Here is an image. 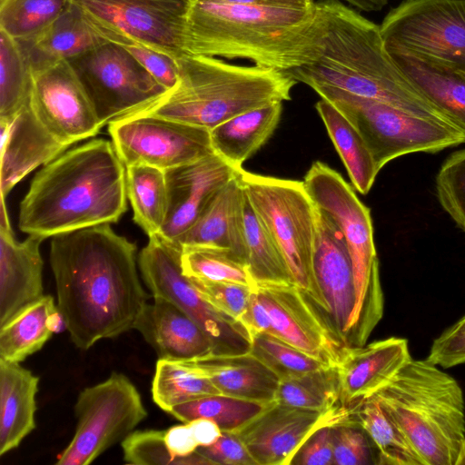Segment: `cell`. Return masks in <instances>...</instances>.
Wrapping results in <instances>:
<instances>
[{"label":"cell","mask_w":465,"mask_h":465,"mask_svg":"<svg viewBox=\"0 0 465 465\" xmlns=\"http://www.w3.org/2000/svg\"><path fill=\"white\" fill-rule=\"evenodd\" d=\"M313 90L356 127L380 172L391 160L411 153H434L465 143L456 124L418 115L389 104L327 86Z\"/></svg>","instance_id":"cell-8"},{"label":"cell","mask_w":465,"mask_h":465,"mask_svg":"<svg viewBox=\"0 0 465 465\" xmlns=\"http://www.w3.org/2000/svg\"><path fill=\"white\" fill-rule=\"evenodd\" d=\"M134 329L160 359L190 361L213 353V345L199 324L161 296L146 304Z\"/></svg>","instance_id":"cell-23"},{"label":"cell","mask_w":465,"mask_h":465,"mask_svg":"<svg viewBox=\"0 0 465 465\" xmlns=\"http://www.w3.org/2000/svg\"><path fill=\"white\" fill-rule=\"evenodd\" d=\"M350 410V404L341 403L321 412L272 401L234 433L256 465H289L296 450L315 430L349 419Z\"/></svg>","instance_id":"cell-18"},{"label":"cell","mask_w":465,"mask_h":465,"mask_svg":"<svg viewBox=\"0 0 465 465\" xmlns=\"http://www.w3.org/2000/svg\"><path fill=\"white\" fill-rule=\"evenodd\" d=\"M187 361L203 371L222 394L262 403L275 400L280 379L250 352L212 353Z\"/></svg>","instance_id":"cell-25"},{"label":"cell","mask_w":465,"mask_h":465,"mask_svg":"<svg viewBox=\"0 0 465 465\" xmlns=\"http://www.w3.org/2000/svg\"><path fill=\"white\" fill-rule=\"evenodd\" d=\"M0 136L2 198L29 173L52 162L69 147L45 128L29 101L12 122L0 121Z\"/></svg>","instance_id":"cell-21"},{"label":"cell","mask_w":465,"mask_h":465,"mask_svg":"<svg viewBox=\"0 0 465 465\" xmlns=\"http://www.w3.org/2000/svg\"><path fill=\"white\" fill-rule=\"evenodd\" d=\"M315 207L312 266L317 306L333 331L347 345L355 304L353 264L341 232L324 212Z\"/></svg>","instance_id":"cell-19"},{"label":"cell","mask_w":465,"mask_h":465,"mask_svg":"<svg viewBox=\"0 0 465 465\" xmlns=\"http://www.w3.org/2000/svg\"><path fill=\"white\" fill-rule=\"evenodd\" d=\"M389 54L415 89L465 132V77L457 70L410 54Z\"/></svg>","instance_id":"cell-29"},{"label":"cell","mask_w":465,"mask_h":465,"mask_svg":"<svg viewBox=\"0 0 465 465\" xmlns=\"http://www.w3.org/2000/svg\"><path fill=\"white\" fill-rule=\"evenodd\" d=\"M105 40L86 23L73 3L42 34L31 41L21 42L30 63L72 60L92 50Z\"/></svg>","instance_id":"cell-30"},{"label":"cell","mask_w":465,"mask_h":465,"mask_svg":"<svg viewBox=\"0 0 465 465\" xmlns=\"http://www.w3.org/2000/svg\"><path fill=\"white\" fill-rule=\"evenodd\" d=\"M108 133L125 167L166 171L215 153L210 130L143 112L111 122Z\"/></svg>","instance_id":"cell-15"},{"label":"cell","mask_w":465,"mask_h":465,"mask_svg":"<svg viewBox=\"0 0 465 465\" xmlns=\"http://www.w3.org/2000/svg\"><path fill=\"white\" fill-rule=\"evenodd\" d=\"M380 31L389 53L465 69V0H403Z\"/></svg>","instance_id":"cell-10"},{"label":"cell","mask_w":465,"mask_h":465,"mask_svg":"<svg viewBox=\"0 0 465 465\" xmlns=\"http://www.w3.org/2000/svg\"><path fill=\"white\" fill-rule=\"evenodd\" d=\"M338 152L353 187L367 194L379 173L362 136L331 103L321 99L315 105Z\"/></svg>","instance_id":"cell-31"},{"label":"cell","mask_w":465,"mask_h":465,"mask_svg":"<svg viewBox=\"0 0 465 465\" xmlns=\"http://www.w3.org/2000/svg\"><path fill=\"white\" fill-rule=\"evenodd\" d=\"M408 341L391 337L350 347L337 365L341 399L350 404L374 394L411 359Z\"/></svg>","instance_id":"cell-24"},{"label":"cell","mask_w":465,"mask_h":465,"mask_svg":"<svg viewBox=\"0 0 465 465\" xmlns=\"http://www.w3.org/2000/svg\"><path fill=\"white\" fill-rule=\"evenodd\" d=\"M187 423L199 447L212 445L222 435L219 426L208 419L199 418Z\"/></svg>","instance_id":"cell-53"},{"label":"cell","mask_w":465,"mask_h":465,"mask_svg":"<svg viewBox=\"0 0 465 465\" xmlns=\"http://www.w3.org/2000/svg\"><path fill=\"white\" fill-rule=\"evenodd\" d=\"M243 190L282 252L293 283L317 305L312 276L316 207L303 182L239 173Z\"/></svg>","instance_id":"cell-9"},{"label":"cell","mask_w":465,"mask_h":465,"mask_svg":"<svg viewBox=\"0 0 465 465\" xmlns=\"http://www.w3.org/2000/svg\"><path fill=\"white\" fill-rule=\"evenodd\" d=\"M90 27L119 45L136 44L173 59L184 55L192 0H72Z\"/></svg>","instance_id":"cell-11"},{"label":"cell","mask_w":465,"mask_h":465,"mask_svg":"<svg viewBox=\"0 0 465 465\" xmlns=\"http://www.w3.org/2000/svg\"><path fill=\"white\" fill-rule=\"evenodd\" d=\"M121 46L129 52L167 90L172 89L177 84L176 59L136 44Z\"/></svg>","instance_id":"cell-48"},{"label":"cell","mask_w":465,"mask_h":465,"mask_svg":"<svg viewBox=\"0 0 465 465\" xmlns=\"http://www.w3.org/2000/svg\"><path fill=\"white\" fill-rule=\"evenodd\" d=\"M334 423L315 430L296 450L289 465H334L331 440V425Z\"/></svg>","instance_id":"cell-49"},{"label":"cell","mask_w":465,"mask_h":465,"mask_svg":"<svg viewBox=\"0 0 465 465\" xmlns=\"http://www.w3.org/2000/svg\"><path fill=\"white\" fill-rule=\"evenodd\" d=\"M282 103L258 107L210 130L214 153L235 168L257 152L272 136L282 115Z\"/></svg>","instance_id":"cell-28"},{"label":"cell","mask_w":465,"mask_h":465,"mask_svg":"<svg viewBox=\"0 0 465 465\" xmlns=\"http://www.w3.org/2000/svg\"><path fill=\"white\" fill-rule=\"evenodd\" d=\"M104 125L146 109L166 93L123 46L104 41L69 61Z\"/></svg>","instance_id":"cell-14"},{"label":"cell","mask_w":465,"mask_h":465,"mask_svg":"<svg viewBox=\"0 0 465 465\" xmlns=\"http://www.w3.org/2000/svg\"><path fill=\"white\" fill-rule=\"evenodd\" d=\"M42 238L18 242L13 231L0 229V326L44 294Z\"/></svg>","instance_id":"cell-22"},{"label":"cell","mask_w":465,"mask_h":465,"mask_svg":"<svg viewBox=\"0 0 465 465\" xmlns=\"http://www.w3.org/2000/svg\"><path fill=\"white\" fill-rule=\"evenodd\" d=\"M29 104L45 128L72 145L95 136L104 124L68 60L30 63Z\"/></svg>","instance_id":"cell-16"},{"label":"cell","mask_w":465,"mask_h":465,"mask_svg":"<svg viewBox=\"0 0 465 465\" xmlns=\"http://www.w3.org/2000/svg\"><path fill=\"white\" fill-rule=\"evenodd\" d=\"M47 326L54 334L61 333L67 330V322L58 306H56L49 314L47 318Z\"/></svg>","instance_id":"cell-55"},{"label":"cell","mask_w":465,"mask_h":465,"mask_svg":"<svg viewBox=\"0 0 465 465\" xmlns=\"http://www.w3.org/2000/svg\"><path fill=\"white\" fill-rule=\"evenodd\" d=\"M56 306L54 297L45 294L0 326V359L20 363L40 351L54 334L47 318Z\"/></svg>","instance_id":"cell-33"},{"label":"cell","mask_w":465,"mask_h":465,"mask_svg":"<svg viewBox=\"0 0 465 465\" xmlns=\"http://www.w3.org/2000/svg\"><path fill=\"white\" fill-rule=\"evenodd\" d=\"M31 66L22 44L0 30V121L12 122L28 103Z\"/></svg>","instance_id":"cell-38"},{"label":"cell","mask_w":465,"mask_h":465,"mask_svg":"<svg viewBox=\"0 0 465 465\" xmlns=\"http://www.w3.org/2000/svg\"><path fill=\"white\" fill-rule=\"evenodd\" d=\"M72 0H0V30L27 42L48 28Z\"/></svg>","instance_id":"cell-41"},{"label":"cell","mask_w":465,"mask_h":465,"mask_svg":"<svg viewBox=\"0 0 465 465\" xmlns=\"http://www.w3.org/2000/svg\"><path fill=\"white\" fill-rule=\"evenodd\" d=\"M217 3L263 5L275 7L309 8L316 5L313 0H207Z\"/></svg>","instance_id":"cell-54"},{"label":"cell","mask_w":465,"mask_h":465,"mask_svg":"<svg viewBox=\"0 0 465 465\" xmlns=\"http://www.w3.org/2000/svg\"><path fill=\"white\" fill-rule=\"evenodd\" d=\"M165 430H134L123 441L124 461L134 465H211L197 450L189 456H173L167 448Z\"/></svg>","instance_id":"cell-43"},{"label":"cell","mask_w":465,"mask_h":465,"mask_svg":"<svg viewBox=\"0 0 465 465\" xmlns=\"http://www.w3.org/2000/svg\"><path fill=\"white\" fill-rule=\"evenodd\" d=\"M267 404L218 393L181 403L168 413L183 423L199 418L208 419L215 422L222 431L235 432Z\"/></svg>","instance_id":"cell-39"},{"label":"cell","mask_w":465,"mask_h":465,"mask_svg":"<svg viewBox=\"0 0 465 465\" xmlns=\"http://www.w3.org/2000/svg\"><path fill=\"white\" fill-rule=\"evenodd\" d=\"M39 378L19 362L0 359V455L16 449L36 427Z\"/></svg>","instance_id":"cell-27"},{"label":"cell","mask_w":465,"mask_h":465,"mask_svg":"<svg viewBox=\"0 0 465 465\" xmlns=\"http://www.w3.org/2000/svg\"><path fill=\"white\" fill-rule=\"evenodd\" d=\"M251 340L249 352L280 381L331 366L269 333H253Z\"/></svg>","instance_id":"cell-42"},{"label":"cell","mask_w":465,"mask_h":465,"mask_svg":"<svg viewBox=\"0 0 465 465\" xmlns=\"http://www.w3.org/2000/svg\"><path fill=\"white\" fill-rule=\"evenodd\" d=\"M426 360L443 368L465 362V316L434 340Z\"/></svg>","instance_id":"cell-47"},{"label":"cell","mask_w":465,"mask_h":465,"mask_svg":"<svg viewBox=\"0 0 465 465\" xmlns=\"http://www.w3.org/2000/svg\"><path fill=\"white\" fill-rule=\"evenodd\" d=\"M241 169L213 153L164 171L168 204L159 235L176 243Z\"/></svg>","instance_id":"cell-20"},{"label":"cell","mask_w":465,"mask_h":465,"mask_svg":"<svg viewBox=\"0 0 465 465\" xmlns=\"http://www.w3.org/2000/svg\"><path fill=\"white\" fill-rule=\"evenodd\" d=\"M350 418L371 439L379 465H424L405 434L372 394L350 403Z\"/></svg>","instance_id":"cell-32"},{"label":"cell","mask_w":465,"mask_h":465,"mask_svg":"<svg viewBox=\"0 0 465 465\" xmlns=\"http://www.w3.org/2000/svg\"><path fill=\"white\" fill-rule=\"evenodd\" d=\"M182 247L159 234L139 253L142 278L153 296L163 297L185 312L210 338L214 354H242L251 349L244 325L218 311L200 294L181 268Z\"/></svg>","instance_id":"cell-13"},{"label":"cell","mask_w":465,"mask_h":465,"mask_svg":"<svg viewBox=\"0 0 465 465\" xmlns=\"http://www.w3.org/2000/svg\"><path fill=\"white\" fill-rule=\"evenodd\" d=\"M354 7L365 11L374 12L381 10L389 0H344Z\"/></svg>","instance_id":"cell-56"},{"label":"cell","mask_w":465,"mask_h":465,"mask_svg":"<svg viewBox=\"0 0 465 465\" xmlns=\"http://www.w3.org/2000/svg\"><path fill=\"white\" fill-rule=\"evenodd\" d=\"M252 336L253 333L264 332L274 335L271 316L258 299L255 288L252 294L249 306L240 320Z\"/></svg>","instance_id":"cell-51"},{"label":"cell","mask_w":465,"mask_h":465,"mask_svg":"<svg viewBox=\"0 0 465 465\" xmlns=\"http://www.w3.org/2000/svg\"><path fill=\"white\" fill-rule=\"evenodd\" d=\"M435 188L441 207L465 232V149L453 152L443 162Z\"/></svg>","instance_id":"cell-44"},{"label":"cell","mask_w":465,"mask_h":465,"mask_svg":"<svg viewBox=\"0 0 465 465\" xmlns=\"http://www.w3.org/2000/svg\"><path fill=\"white\" fill-rule=\"evenodd\" d=\"M274 401L321 412L335 409L342 403L337 366L281 380Z\"/></svg>","instance_id":"cell-37"},{"label":"cell","mask_w":465,"mask_h":465,"mask_svg":"<svg viewBox=\"0 0 465 465\" xmlns=\"http://www.w3.org/2000/svg\"><path fill=\"white\" fill-rule=\"evenodd\" d=\"M334 465H379L370 436L351 418L331 425Z\"/></svg>","instance_id":"cell-45"},{"label":"cell","mask_w":465,"mask_h":465,"mask_svg":"<svg viewBox=\"0 0 465 465\" xmlns=\"http://www.w3.org/2000/svg\"><path fill=\"white\" fill-rule=\"evenodd\" d=\"M151 392L154 403L166 412L181 403L220 393L209 377L189 361L160 358Z\"/></svg>","instance_id":"cell-36"},{"label":"cell","mask_w":465,"mask_h":465,"mask_svg":"<svg viewBox=\"0 0 465 465\" xmlns=\"http://www.w3.org/2000/svg\"><path fill=\"white\" fill-rule=\"evenodd\" d=\"M181 268L190 278L215 282H232L251 287L256 284L246 262L232 251L213 245L182 247Z\"/></svg>","instance_id":"cell-40"},{"label":"cell","mask_w":465,"mask_h":465,"mask_svg":"<svg viewBox=\"0 0 465 465\" xmlns=\"http://www.w3.org/2000/svg\"><path fill=\"white\" fill-rule=\"evenodd\" d=\"M176 61L177 84L139 112L212 130L244 112L290 100L297 83L287 71L213 56L185 54Z\"/></svg>","instance_id":"cell-5"},{"label":"cell","mask_w":465,"mask_h":465,"mask_svg":"<svg viewBox=\"0 0 465 465\" xmlns=\"http://www.w3.org/2000/svg\"><path fill=\"white\" fill-rule=\"evenodd\" d=\"M317 3L325 19L323 51L315 62L287 71L294 80L312 89L337 88L452 123L415 89L397 65L385 48L380 25L339 0Z\"/></svg>","instance_id":"cell-4"},{"label":"cell","mask_w":465,"mask_h":465,"mask_svg":"<svg viewBox=\"0 0 465 465\" xmlns=\"http://www.w3.org/2000/svg\"><path fill=\"white\" fill-rule=\"evenodd\" d=\"M5 198L0 200V229L13 231L5 206Z\"/></svg>","instance_id":"cell-57"},{"label":"cell","mask_w":465,"mask_h":465,"mask_svg":"<svg viewBox=\"0 0 465 465\" xmlns=\"http://www.w3.org/2000/svg\"><path fill=\"white\" fill-rule=\"evenodd\" d=\"M126 193L134 221L148 235L159 234L167 213V185L163 170L134 164L126 167Z\"/></svg>","instance_id":"cell-35"},{"label":"cell","mask_w":465,"mask_h":465,"mask_svg":"<svg viewBox=\"0 0 465 465\" xmlns=\"http://www.w3.org/2000/svg\"><path fill=\"white\" fill-rule=\"evenodd\" d=\"M49 261L57 306L77 348L134 329L149 295L139 279L135 244L111 224L52 237Z\"/></svg>","instance_id":"cell-1"},{"label":"cell","mask_w":465,"mask_h":465,"mask_svg":"<svg viewBox=\"0 0 465 465\" xmlns=\"http://www.w3.org/2000/svg\"><path fill=\"white\" fill-rule=\"evenodd\" d=\"M164 439L170 452L179 458L189 456L199 447L188 423L165 430Z\"/></svg>","instance_id":"cell-52"},{"label":"cell","mask_w":465,"mask_h":465,"mask_svg":"<svg viewBox=\"0 0 465 465\" xmlns=\"http://www.w3.org/2000/svg\"><path fill=\"white\" fill-rule=\"evenodd\" d=\"M312 201L341 232L353 264L355 304L347 343L364 345L383 314L384 298L370 209L343 177L326 163L314 162L302 181Z\"/></svg>","instance_id":"cell-7"},{"label":"cell","mask_w":465,"mask_h":465,"mask_svg":"<svg viewBox=\"0 0 465 465\" xmlns=\"http://www.w3.org/2000/svg\"><path fill=\"white\" fill-rule=\"evenodd\" d=\"M190 279L205 301L238 322L246 312L255 288L232 282Z\"/></svg>","instance_id":"cell-46"},{"label":"cell","mask_w":465,"mask_h":465,"mask_svg":"<svg viewBox=\"0 0 465 465\" xmlns=\"http://www.w3.org/2000/svg\"><path fill=\"white\" fill-rule=\"evenodd\" d=\"M274 336L320 361L337 366L350 349L333 331L319 307L294 283L256 284Z\"/></svg>","instance_id":"cell-17"},{"label":"cell","mask_w":465,"mask_h":465,"mask_svg":"<svg viewBox=\"0 0 465 465\" xmlns=\"http://www.w3.org/2000/svg\"><path fill=\"white\" fill-rule=\"evenodd\" d=\"M240 171L220 191L194 224L179 238L176 244L181 247L213 245L226 248L246 262L242 225L244 190L239 177Z\"/></svg>","instance_id":"cell-26"},{"label":"cell","mask_w":465,"mask_h":465,"mask_svg":"<svg viewBox=\"0 0 465 465\" xmlns=\"http://www.w3.org/2000/svg\"><path fill=\"white\" fill-rule=\"evenodd\" d=\"M324 35L325 19L317 2L291 8L192 0L185 51L290 71L320 58Z\"/></svg>","instance_id":"cell-2"},{"label":"cell","mask_w":465,"mask_h":465,"mask_svg":"<svg viewBox=\"0 0 465 465\" xmlns=\"http://www.w3.org/2000/svg\"><path fill=\"white\" fill-rule=\"evenodd\" d=\"M76 427L56 465H87L122 442L147 416L141 395L123 373L84 388L74 404Z\"/></svg>","instance_id":"cell-12"},{"label":"cell","mask_w":465,"mask_h":465,"mask_svg":"<svg viewBox=\"0 0 465 465\" xmlns=\"http://www.w3.org/2000/svg\"><path fill=\"white\" fill-rule=\"evenodd\" d=\"M424 465H458L465 444L459 383L428 360L411 358L373 394Z\"/></svg>","instance_id":"cell-6"},{"label":"cell","mask_w":465,"mask_h":465,"mask_svg":"<svg viewBox=\"0 0 465 465\" xmlns=\"http://www.w3.org/2000/svg\"><path fill=\"white\" fill-rule=\"evenodd\" d=\"M458 465H465V444Z\"/></svg>","instance_id":"cell-58"},{"label":"cell","mask_w":465,"mask_h":465,"mask_svg":"<svg viewBox=\"0 0 465 465\" xmlns=\"http://www.w3.org/2000/svg\"><path fill=\"white\" fill-rule=\"evenodd\" d=\"M197 450L213 465H256L247 448L234 432L222 431L214 443L200 446Z\"/></svg>","instance_id":"cell-50"},{"label":"cell","mask_w":465,"mask_h":465,"mask_svg":"<svg viewBox=\"0 0 465 465\" xmlns=\"http://www.w3.org/2000/svg\"><path fill=\"white\" fill-rule=\"evenodd\" d=\"M242 225L246 265L255 284L293 283L288 265L245 192Z\"/></svg>","instance_id":"cell-34"},{"label":"cell","mask_w":465,"mask_h":465,"mask_svg":"<svg viewBox=\"0 0 465 465\" xmlns=\"http://www.w3.org/2000/svg\"><path fill=\"white\" fill-rule=\"evenodd\" d=\"M465 77V69L462 71H459Z\"/></svg>","instance_id":"cell-59"},{"label":"cell","mask_w":465,"mask_h":465,"mask_svg":"<svg viewBox=\"0 0 465 465\" xmlns=\"http://www.w3.org/2000/svg\"><path fill=\"white\" fill-rule=\"evenodd\" d=\"M126 167L112 141L65 151L34 177L23 198L19 229L42 238L117 223L127 209Z\"/></svg>","instance_id":"cell-3"}]
</instances>
